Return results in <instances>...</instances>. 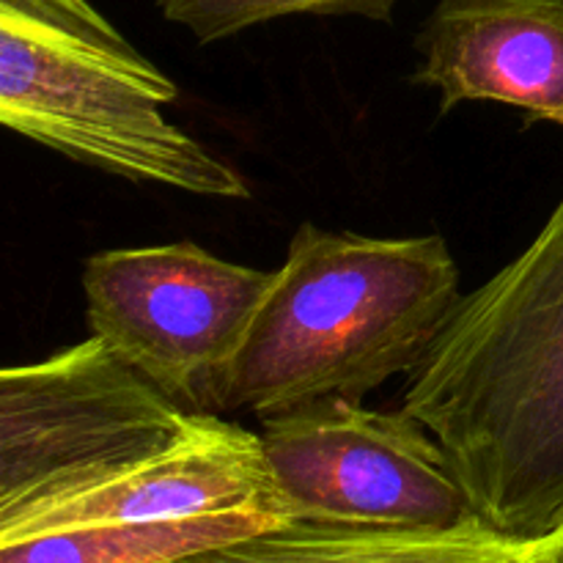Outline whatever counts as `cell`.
I'll return each instance as SVG.
<instances>
[{
  "mask_svg": "<svg viewBox=\"0 0 563 563\" xmlns=\"http://www.w3.org/2000/svg\"><path fill=\"white\" fill-rule=\"evenodd\" d=\"M401 410L440 440L487 526L520 539L563 526V201L515 262L462 295Z\"/></svg>",
  "mask_w": 563,
  "mask_h": 563,
  "instance_id": "obj_1",
  "label": "cell"
},
{
  "mask_svg": "<svg viewBox=\"0 0 563 563\" xmlns=\"http://www.w3.org/2000/svg\"><path fill=\"white\" fill-rule=\"evenodd\" d=\"M449 242L302 223L236 352L220 412L258 421L322 399L363 401L410 374L460 306Z\"/></svg>",
  "mask_w": 563,
  "mask_h": 563,
  "instance_id": "obj_2",
  "label": "cell"
},
{
  "mask_svg": "<svg viewBox=\"0 0 563 563\" xmlns=\"http://www.w3.org/2000/svg\"><path fill=\"white\" fill-rule=\"evenodd\" d=\"M179 86L91 0H0V124L121 179L245 201V176L165 115Z\"/></svg>",
  "mask_w": 563,
  "mask_h": 563,
  "instance_id": "obj_3",
  "label": "cell"
},
{
  "mask_svg": "<svg viewBox=\"0 0 563 563\" xmlns=\"http://www.w3.org/2000/svg\"><path fill=\"white\" fill-rule=\"evenodd\" d=\"M273 280L275 269L185 240L93 253L82 295L91 335L185 410L220 416L229 368Z\"/></svg>",
  "mask_w": 563,
  "mask_h": 563,
  "instance_id": "obj_4",
  "label": "cell"
},
{
  "mask_svg": "<svg viewBox=\"0 0 563 563\" xmlns=\"http://www.w3.org/2000/svg\"><path fill=\"white\" fill-rule=\"evenodd\" d=\"M192 412L102 339L0 374V511L97 482L174 443Z\"/></svg>",
  "mask_w": 563,
  "mask_h": 563,
  "instance_id": "obj_5",
  "label": "cell"
},
{
  "mask_svg": "<svg viewBox=\"0 0 563 563\" xmlns=\"http://www.w3.org/2000/svg\"><path fill=\"white\" fill-rule=\"evenodd\" d=\"M258 438L291 522L451 528L478 517L440 440L405 410L322 399L262 418Z\"/></svg>",
  "mask_w": 563,
  "mask_h": 563,
  "instance_id": "obj_6",
  "label": "cell"
},
{
  "mask_svg": "<svg viewBox=\"0 0 563 563\" xmlns=\"http://www.w3.org/2000/svg\"><path fill=\"white\" fill-rule=\"evenodd\" d=\"M242 506H280L262 438L214 412H192L157 454L97 482L0 511V544L119 522H159ZM289 517V515H286Z\"/></svg>",
  "mask_w": 563,
  "mask_h": 563,
  "instance_id": "obj_7",
  "label": "cell"
},
{
  "mask_svg": "<svg viewBox=\"0 0 563 563\" xmlns=\"http://www.w3.org/2000/svg\"><path fill=\"white\" fill-rule=\"evenodd\" d=\"M416 47L443 113L498 102L563 130V0H438Z\"/></svg>",
  "mask_w": 563,
  "mask_h": 563,
  "instance_id": "obj_8",
  "label": "cell"
},
{
  "mask_svg": "<svg viewBox=\"0 0 563 563\" xmlns=\"http://www.w3.org/2000/svg\"><path fill=\"white\" fill-rule=\"evenodd\" d=\"M550 553L553 537H509L482 517L451 528L295 520L174 563H550Z\"/></svg>",
  "mask_w": 563,
  "mask_h": 563,
  "instance_id": "obj_9",
  "label": "cell"
},
{
  "mask_svg": "<svg viewBox=\"0 0 563 563\" xmlns=\"http://www.w3.org/2000/svg\"><path fill=\"white\" fill-rule=\"evenodd\" d=\"M286 522L275 506H242L181 520L71 528L0 544V563H174Z\"/></svg>",
  "mask_w": 563,
  "mask_h": 563,
  "instance_id": "obj_10",
  "label": "cell"
},
{
  "mask_svg": "<svg viewBox=\"0 0 563 563\" xmlns=\"http://www.w3.org/2000/svg\"><path fill=\"white\" fill-rule=\"evenodd\" d=\"M163 20L181 25L198 44L223 42L280 16H363L390 22L399 0H154Z\"/></svg>",
  "mask_w": 563,
  "mask_h": 563,
  "instance_id": "obj_11",
  "label": "cell"
},
{
  "mask_svg": "<svg viewBox=\"0 0 563 563\" xmlns=\"http://www.w3.org/2000/svg\"><path fill=\"white\" fill-rule=\"evenodd\" d=\"M550 563H563V526L553 533V553H550Z\"/></svg>",
  "mask_w": 563,
  "mask_h": 563,
  "instance_id": "obj_12",
  "label": "cell"
}]
</instances>
